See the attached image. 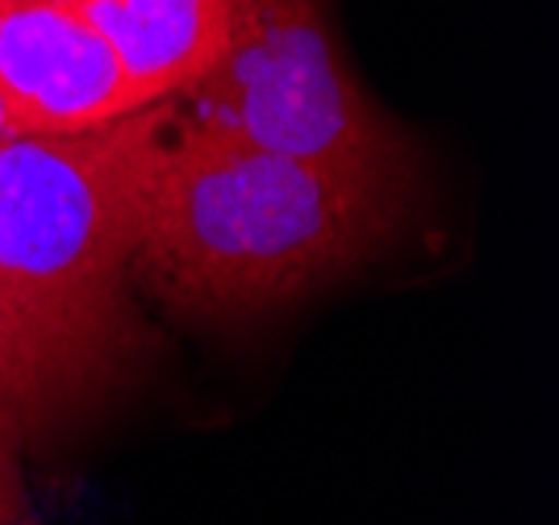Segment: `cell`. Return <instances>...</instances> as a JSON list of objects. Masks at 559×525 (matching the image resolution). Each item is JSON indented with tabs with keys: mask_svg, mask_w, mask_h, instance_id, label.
Here are the masks:
<instances>
[{
	"mask_svg": "<svg viewBox=\"0 0 559 525\" xmlns=\"http://www.w3.org/2000/svg\"><path fill=\"white\" fill-rule=\"evenodd\" d=\"M414 180L288 159L185 130L146 167L130 275L192 321H251L393 247Z\"/></svg>",
	"mask_w": 559,
	"mask_h": 525,
	"instance_id": "6da1fadb",
	"label": "cell"
},
{
	"mask_svg": "<svg viewBox=\"0 0 559 525\" xmlns=\"http://www.w3.org/2000/svg\"><path fill=\"white\" fill-rule=\"evenodd\" d=\"M176 96L71 134L0 142V313L38 417L88 405L139 359L130 297L142 188Z\"/></svg>",
	"mask_w": 559,
	"mask_h": 525,
	"instance_id": "7a4b0ae2",
	"label": "cell"
},
{
	"mask_svg": "<svg viewBox=\"0 0 559 525\" xmlns=\"http://www.w3.org/2000/svg\"><path fill=\"white\" fill-rule=\"evenodd\" d=\"M185 130L322 167L414 180V146L343 63L330 0H230L226 46L185 92Z\"/></svg>",
	"mask_w": 559,
	"mask_h": 525,
	"instance_id": "3957f363",
	"label": "cell"
},
{
	"mask_svg": "<svg viewBox=\"0 0 559 525\" xmlns=\"http://www.w3.org/2000/svg\"><path fill=\"white\" fill-rule=\"evenodd\" d=\"M0 105L17 134H71L151 100L68 4L0 0Z\"/></svg>",
	"mask_w": 559,
	"mask_h": 525,
	"instance_id": "277c9868",
	"label": "cell"
},
{
	"mask_svg": "<svg viewBox=\"0 0 559 525\" xmlns=\"http://www.w3.org/2000/svg\"><path fill=\"white\" fill-rule=\"evenodd\" d=\"M117 55L142 100L185 92L226 46L230 0H68Z\"/></svg>",
	"mask_w": 559,
	"mask_h": 525,
	"instance_id": "5b68a950",
	"label": "cell"
},
{
	"mask_svg": "<svg viewBox=\"0 0 559 525\" xmlns=\"http://www.w3.org/2000/svg\"><path fill=\"white\" fill-rule=\"evenodd\" d=\"M17 438H22V417L13 409H0V525H38L22 492Z\"/></svg>",
	"mask_w": 559,
	"mask_h": 525,
	"instance_id": "8992f818",
	"label": "cell"
},
{
	"mask_svg": "<svg viewBox=\"0 0 559 525\" xmlns=\"http://www.w3.org/2000/svg\"><path fill=\"white\" fill-rule=\"evenodd\" d=\"M0 409H13L29 426L43 421L38 417V396H34V384H29V371H25L22 350H17V338H13L4 313H0Z\"/></svg>",
	"mask_w": 559,
	"mask_h": 525,
	"instance_id": "52a82bcc",
	"label": "cell"
},
{
	"mask_svg": "<svg viewBox=\"0 0 559 525\" xmlns=\"http://www.w3.org/2000/svg\"><path fill=\"white\" fill-rule=\"evenodd\" d=\"M13 134H17V126L9 121V114H4V105H0V142H4V138H13Z\"/></svg>",
	"mask_w": 559,
	"mask_h": 525,
	"instance_id": "ba28073f",
	"label": "cell"
},
{
	"mask_svg": "<svg viewBox=\"0 0 559 525\" xmlns=\"http://www.w3.org/2000/svg\"><path fill=\"white\" fill-rule=\"evenodd\" d=\"M55 4H68V0H55Z\"/></svg>",
	"mask_w": 559,
	"mask_h": 525,
	"instance_id": "9c48e42d",
	"label": "cell"
}]
</instances>
